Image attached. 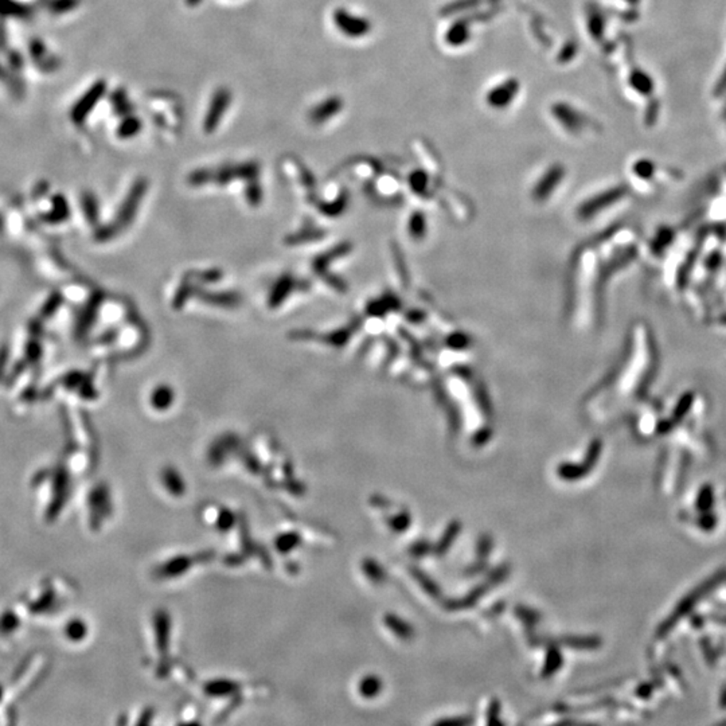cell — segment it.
<instances>
[{
	"label": "cell",
	"mask_w": 726,
	"mask_h": 726,
	"mask_svg": "<svg viewBox=\"0 0 726 726\" xmlns=\"http://www.w3.org/2000/svg\"><path fill=\"white\" fill-rule=\"evenodd\" d=\"M333 24L335 29L342 35L350 39H359L366 36L371 30L369 19L358 15L356 12L348 11L343 7H339L333 12Z\"/></svg>",
	"instance_id": "obj_1"
},
{
	"label": "cell",
	"mask_w": 726,
	"mask_h": 726,
	"mask_svg": "<svg viewBox=\"0 0 726 726\" xmlns=\"http://www.w3.org/2000/svg\"><path fill=\"white\" fill-rule=\"evenodd\" d=\"M106 92V85L104 81H97L93 86H91L86 92L81 96L80 99L70 108L69 116L76 126H84L86 119L94 111V108L99 104L100 99L104 97Z\"/></svg>",
	"instance_id": "obj_2"
},
{
	"label": "cell",
	"mask_w": 726,
	"mask_h": 726,
	"mask_svg": "<svg viewBox=\"0 0 726 726\" xmlns=\"http://www.w3.org/2000/svg\"><path fill=\"white\" fill-rule=\"evenodd\" d=\"M231 104V93L226 88H218L208 101L206 115L203 117V129L206 133L217 131Z\"/></svg>",
	"instance_id": "obj_3"
},
{
	"label": "cell",
	"mask_w": 726,
	"mask_h": 726,
	"mask_svg": "<svg viewBox=\"0 0 726 726\" xmlns=\"http://www.w3.org/2000/svg\"><path fill=\"white\" fill-rule=\"evenodd\" d=\"M519 85L515 80H506L495 85L491 91L487 93L485 101L487 104L494 108H506L513 104L514 99L518 94Z\"/></svg>",
	"instance_id": "obj_4"
},
{
	"label": "cell",
	"mask_w": 726,
	"mask_h": 726,
	"mask_svg": "<svg viewBox=\"0 0 726 726\" xmlns=\"http://www.w3.org/2000/svg\"><path fill=\"white\" fill-rule=\"evenodd\" d=\"M342 106H343V101L339 97H327L326 100H323L319 104H316L312 108L310 119H311L312 123H315L316 126L318 124L321 126V124H324L327 120L330 121L331 119H334L335 116L342 111Z\"/></svg>",
	"instance_id": "obj_5"
},
{
	"label": "cell",
	"mask_w": 726,
	"mask_h": 726,
	"mask_svg": "<svg viewBox=\"0 0 726 726\" xmlns=\"http://www.w3.org/2000/svg\"><path fill=\"white\" fill-rule=\"evenodd\" d=\"M141 129V121L138 117L129 116L126 117L117 128V136L121 138H131L136 136Z\"/></svg>",
	"instance_id": "obj_6"
},
{
	"label": "cell",
	"mask_w": 726,
	"mask_h": 726,
	"mask_svg": "<svg viewBox=\"0 0 726 726\" xmlns=\"http://www.w3.org/2000/svg\"><path fill=\"white\" fill-rule=\"evenodd\" d=\"M76 1L73 0H56L51 6V9L56 12L71 11L76 7Z\"/></svg>",
	"instance_id": "obj_7"
}]
</instances>
